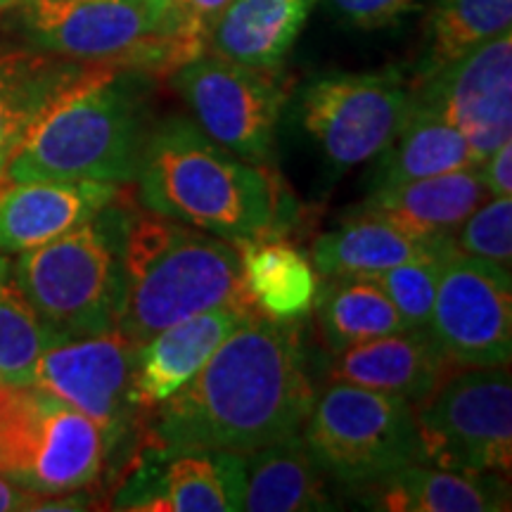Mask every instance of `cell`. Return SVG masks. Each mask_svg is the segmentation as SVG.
Segmentation results:
<instances>
[{"label": "cell", "mask_w": 512, "mask_h": 512, "mask_svg": "<svg viewBox=\"0 0 512 512\" xmlns=\"http://www.w3.org/2000/svg\"><path fill=\"white\" fill-rule=\"evenodd\" d=\"M453 247H434L430 242L403 233L394 223L366 211L351 209L347 219L313 242L311 261L325 278H373L399 264L444 256Z\"/></svg>", "instance_id": "44dd1931"}, {"label": "cell", "mask_w": 512, "mask_h": 512, "mask_svg": "<svg viewBox=\"0 0 512 512\" xmlns=\"http://www.w3.org/2000/svg\"><path fill=\"white\" fill-rule=\"evenodd\" d=\"M453 247L467 256L494 261L510 268L512 261V200L494 197L482 202L467 216L458 233L453 235Z\"/></svg>", "instance_id": "4dcf8cb0"}, {"label": "cell", "mask_w": 512, "mask_h": 512, "mask_svg": "<svg viewBox=\"0 0 512 512\" xmlns=\"http://www.w3.org/2000/svg\"><path fill=\"white\" fill-rule=\"evenodd\" d=\"M150 128V76L81 64L29 126L3 176L12 183H133Z\"/></svg>", "instance_id": "7a4b0ae2"}, {"label": "cell", "mask_w": 512, "mask_h": 512, "mask_svg": "<svg viewBox=\"0 0 512 512\" xmlns=\"http://www.w3.org/2000/svg\"><path fill=\"white\" fill-rule=\"evenodd\" d=\"M484 188L479 166L420 178V181L373 190L358 211H366L434 247H453V235L482 204Z\"/></svg>", "instance_id": "ac0fdd59"}, {"label": "cell", "mask_w": 512, "mask_h": 512, "mask_svg": "<svg viewBox=\"0 0 512 512\" xmlns=\"http://www.w3.org/2000/svg\"><path fill=\"white\" fill-rule=\"evenodd\" d=\"M411 107L444 119L479 162L512 136V31L411 86Z\"/></svg>", "instance_id": "5bb4252c"}, {"label": "cell", "mask_w": 512, "mask_h": 512, "mask_svg": "<svg viewBox=\"0 0 512 512\" xmlns=\"http://www.w3.org/2000/svg\"><path fill=\"white\" fill-rule=\"evenodd\" d=\"M171 86L183 95L195 124L211 140L249 162H266L287 100L285 83L275 69L204 53L176 69Z\"/></svg>", "instance_id": "8fae6325"}, {"label": "cell", "mask_w": 512, "mask_h": 512, "mask_svg": "<svg viewBox=\"0 0 512 512\" xmlns=\"http://www.w3.org/2000/svg\"><path fill=\"white\" fill-rule=\"evenodd\" d=\"M510 27L512 0H437L427 17L425 48L413 83L430 79Z\"/></svg>", "instance_id": "484cf974"}, {"label": "cell", "mask_w": 512, "mask_h": 512, "mask_svg": "<svg viewBox=\"0 0 512 512\" xmlns=\"http://www.w3.org/2000/svg\"><path fill=\"white\" fill-rule=\"evenodd\" d=\"M57 337L38 318L10 275L5 261L0 266V382L34 384V370Z\"/></svg>", "instance_id": "f1b7e54d"}, {"label": "cell", "mask_w": 512, "mask_h": 512, "mask_svg": "<svg viewBox=\"0 0 512 512\" xmlns=\"http://www.w3.org/2000/svg\"><path fill=\"white\" fill-rule=\"evenodd\" d=\"M124 264L126 294L117 330L136 344L197 313L247 299L235 242L152 211H131Z\"/></svg>", "instance_id": "277c9868"}, {"label": "cell", "mask_w": 512, "mask_h": 512, "mask_svg": "<svg viewBox=\"0 0 512 512\" xmlns=\"http://www.w3.org/2000/svg\"><path fill=\"white\" fill-rule=\"evenodd\" d=\"M245 297L256 313L273 320H302L316 306L320 290L313 261L290 242L256 238L240 242Z\"/></svg>", "instance_id": "cb8c5ba5"}, {"label": "cell", "mask_w": 512, "mask_h": 512, "mask_svg": "<svg viewBox=\"0 0 512 512\" xmlns=\"http://www.w3.org/2000/svg\"><path fill=\"white\" fill-rule=\"evenodd\" d=\"M375 159L377 164L368 181L373 190L479 166L477 155L456 128L415 107H411L396 138Z\"/></svg>", "instance_id": "d4e9b609"}, {"label": "cell", "mask_w": 512, "mask_h": 512, "mask_svg": "<svg viewBox=\"0 0 512 512\" xmlns=\"http://www.w3.org/2000/svg\"><path fill=\"white\" fill-rule=\"evenodd\" d=\"M422 463L465 472H510L512 382L508 366L463 368L415 403Z\"/></svg>", "instance_id": "9c48e42d"}, {"label": "cell", "mask_w": 512, "mask_h": 512, "mask_svg": "<svg viewBox=\"0 0 512 512\" xmlns=\"http://www.w3.org/2000/svg\"><path fill=\"white\" fill-rule=\"evenodd\" d=\"M318 0H233L211 29L209 50L226 60L278 69Z\"/></svg>", "instance_id": "7402d4cb"}, {"label": "cell", "mask_w": 512, "mask_h": 512, "mask_svg": "<svg viewBox=\"0 0 512 512\" xmlns=\"http://www.w3.org/2000/svg\"><path fill=\"white\" fill-rule=\"evenodd\" d=\"M136 342L119 330L57 339L43 351L34 384L86 415L105 437L107 453L140 430L143 406L136 396Z\"/></svg>", "instance_id": "7c38bea8"}, {"label": "cell", "mask_w": 512, "mask_h": 512, "mask_svg": "<svg viewBox=\"0 0 512 512\" xmlns=\"http://www.w3.org/2000/svg\"><path fill=\"white\" fill-rule=\"evenodd\" d=\"M313 399L299 320L254 313L200 373L143 415L138 451H259L302 430Z\"/></svg>", "instance_id": "6da1fadb"}, {"label": "cell", "mask_w": 512, "mask_h": 512, "mask_svg": "<svg viewBox=\"0 0 512 512\" xmlns=\"http://www.w3.org/2000/svg\"><path fill=\"white\" fill-rule=\"evenodd\" d=\"M174 12L176 27L188 41L209 53V36L233 0H166Z\"/></svg>", "instance_id": "d6a6232c"}, {"label": "cell", "mask_w": 512, "mask_h": 512, "mask_svg": "<svg viewBox=\"0 0 512 512\" xmlns=\"http://www.w3.org/2000/svg\"><path fill=\"white\" fill-rule=\"evenodd\" d=\"M5 264V256H0V266H3Z\"/></svg>", "instance_id": "8d00e7d4"}, {"label": "cell", "mask_w": 512, "mask_h": 512, "mask_svg": "<svg viewBox=\"0 0 512 512\" xmlns=\"http://www.w3.org/2000/svg\"><path fill=\"white\" fill-rule=\"evenodd\" d=\"M128 219L131 209L117 197L62 238L19 252L12 280L57 339L117 330L126 294Z\"/></svg>", "instance_id": "5b68a950"}, {"label": "cell", "mask_w": 512, "mask_h": 512, "mask_svg": "<svg viewBox=\"0 0 512 512\" xmlns=\"http://www.w3.org/2000/svg\"><path fill=\"white\" fill-rule=\"evenodd\" d=\"M335 356L330 380L401 396L413 406L427 399L451 368L427 328H401Z\"/></svg>", "instance_id": "d6986e66"}, {"label": "cell", "mask_w": 512, "mask_h": 512, "mask_svg": "<svg viewBox=\"0 0 512 512\" xmlns=\"http://www.w3.org/2000/svg\"><path fill=\"white\" fill-rule=\"evenodd\" d=\"M330 12L363 31L384 29L415 8V0H325Z\"/></svg>", "instance_id": "1f68e13d"}, {"label": "cell", "mask_w": 512, "mask_h": 512, "mask_svg": "<svg viewBox=\"0 0 512 512\" xmlns=\"http://www.w3.org/2000/svg\"><path fill=\"white\" fill-rule=\"evenodd\" d=\"M119 197V185L24 181L0 188V254H19L62 238Z\"/></svg>", "instance_id": "e0dca14e"}, {"label": "cell", "mask_w": 512, "mask_h": 512, "mask_svg": "<svg viewBox=\"0 0 512 512\" xmlns=\"http://www.w3.org/2000/svg\"><path fill=\"white\" fill-rule=\"evenodd\" d=\"M247 479L242 510L252 512H311L335 510L323 472L302 434H292L259 451L245 453Z\"/></svg>", "instance_id": "603a6c76"}, {"label": "cell", "mask_w": 512, "mask_h": 512, "mask_svg": "<svg viewBox=\"0 0 512 512\" xmlns=\"http://www.w3.org/2000/svg\"><path fill=\"white\" fill-rule=\"evenodd\" d=\"M444 256L420 259L399 264L387 271L373 275L377 287L387 294V299L399 313L403 328H427L432 316L434 297H437L439 268Z\"/></svg>", "instance_id": "f546056e"}, {"label": "cell", "mask_w": 512, "mask_h": 512, "mask_svg": "<svg viewBox=\"0 0 512 512\" xmlns=\"http://www.w3.org/2000/svg\"><path fill=\"white\" fill-rule=\"evenodd\" d=\"M72 69L31 62L22 55L0 60V176L34 119L72 76Z\"/></svg>", "instance_id": "83f0119b"}, {"label": "cell", "mask_w": 512, "mask_h": 512, "mask_svg": "<svg viewBox=\"0 0 512 512\" xmlns=\"http://www.w3.org/2000/svg\"><path fill=\"white\" fill-rule=\"evenodd\" d=\"M479 174L491 197L512 195V140L498 145L491 155L479 162Z\"/></svg>", "instance_id": "836d02e7"}, {"label": "cell", "mask_w": 512, "mask_h": 512, "mask_svg": "<svg viewBox=\"0 0 512 512\" xmlns=\"http://www.w3.org/2000/svg\"><path fill=\"white\" fill-rule=\"evenodd\" d=\"M299 434L325 475L354 489L422 463L413 403L358 384L330 380Z\"/></svg>", "instance_id": "ba28073f"}, {"label": "cell", "mask_w": 512, "mask_h": 512, "mask_svg": "<svg viewBox=\"0 0 512 512\" xmlns=\"http://www.w3.org/2000/svg\"><path fill=\"white\" fill-rule=\"evenodd\" d=\"M136 183L147 211L235 245L271 235L278 223L273 176L211 140L188 117L152 124Z\"/></svg>", "instance_id": "3957f363"}, {"label": "cell", "mask_w": 512, "mask_h": 512, "mask_svg": "<svg viewBox=\"0 0 512 512\" xmlns=\"http://www.w3.org/2000/svg\"><path fill=\"white\" fill-rule=\"evenodd\" d=\"M93 420L36 384L0 382V475L36 496L88 489L107 465Z\"/></svg>", "instance_id": "52a82bcc"}, {"label": "cell", "mask_w": 512, "mask_h": 512, "mask_svg": "<svg viewBox=\"0 0 512 512\" xmlns=\"http://www.w3.org/2000/svg\"><path fill=\"white\" fill-rule=\"evenodd\" d=\"M411 112V83L387 72H330L299 93V121L337 169L366 164L396 138Z\"/></svg>", "instance_id": "30bf717a"}, {"label": "cell", "mask_w": 512, "mask_h": 512, "mask_svg": "<svg viewBox=\"0 0 512 512\" xmlns=\"http://www.w3.org/2000/svg\"><path fill=\"white\" fill-rule=\"evenodd\" d=\"M427 330L451 368L508 366L512 356L510 268L453 247L441 261Z\"/></svg>", "instance_id": "4fadbf2b"}, {"label": "cell", "mask_w": 512, "mask_h": 512, "mask_svg": "<svg viewBox=\"0 0 512 512\" xmlns=\"http://www.w3.org/2000/svg\"><path fill=\"white\" fill-rule=\"evenodd\" d=\"M112 508L145 512H235L245 503L247 458L235 451H138Z\"/></svg>", "instance_id": "9a60e30c"}, {"label": "cell", "mask_w": 512, "mask_h": 512, "mask_svg": "<svg viewBox=\"0 0 512 512\" xmlns=\"http://www.w3.org/2000/svg\"><path fill=\"white\" fill-rule=\"evenodd\" d=\"M366 505L389 512L510 510L508 482L498 472H465L411 463L366 486Z\"/></svg>", "instance_id": "ffe728a7"}, {"label": "cell", "mask_w": 512, "mask_h": 512, "mask_svg": "<svg viewBox=\"0 0 512 512\" xmlns=\"http://www.w3.org/2000/svg\"><path fill=\"white\" fill-rule=\"evenodd\" d=\"M254 306L238 299L171 325L136 347V396L147 413L174 396L204 368L235 328L254 316Z\"/></svg>", "instance_id": "2e32d148"}, {"label": "cell", "mask_w": 512, "mask_h": 512, "mask_svg": "<svg viewBox=\"0 0 512 512\" xmlns=\"http://www.w3.org/2000/svg\"><path fill=\"white\" fill-rule=\"evenodd\" d=\"M15 5H17V0H0V15H3L5 10L15 8Z\"/></svg>", "instance_id": "d590c367"}, {"label": "cell", "mask_w": 512, "mask_h": 512, "mask_svg": "<svg viewBox=\"0 0 512 512\" xmlns=\"http://www.w3.org/2000/svg\"><path fill=\"white\" fill-rule=\"evenodd\" d=\"M313 309L320 337L332 356L403 328L387 294L370 278H328Z\"/></svg>", "instance_id": "4316f807"}, {"label": "cell", "mask_w": 512, "mask_h": 512, "mask_svg": "<svg viewBox=\"0 0 512 512\" xmlns=\"http://www.w3.org/2000/svg\"><path fill=\"white\" fill-rule=\"evenodd\" d=\"M0 256H3V254H0Z\"/></svg>", "instance_id": "74e56055"}, {"label": "cell", "mask_w": 512, "mask_h": 512, "mask_svg": "<svg viewBox=\"0 0 512 512\" xmlns=\"http://www.w3.org/2000/svg\"><path fill=\"white\" fill-rule=\"evenodd\" d=\"M36 494L19 489L17 484H12L8 477L0 475V512L10 510H31V505L36 503Z\"/></svg>", "instance_id": "e575fe53"}, {"label": "cell", "mask_w": 512, "mask_h": 512, "mask_svg": "<svg viewBox=\"0 0 512 512\" xmlns=\"http://www.w3.org/2000/svg\"><path fill=\"white\" fill-rule=\"evenodd\" d=\"M24 36L83 64L171 76L207 50L176 27L166 0H17Z\"/></svg>", "instance_id": "8992f818"}]
</instances>
